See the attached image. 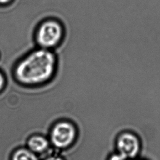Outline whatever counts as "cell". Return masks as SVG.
Listing matches in <instances>:
<instances>
[{"mask_svg": "<svg viewBox=\"0 0 160 160\" xmlns=\"http://www.w3.org/2000/svg\"><path fill=\"white\" fill-rule=\"evenodd\" d=\"M57 66V58L53 52L38 47L27 54L17 63L14 77L22 86H40L51 81Z\"/></svg>", "mask_w": 160, "mask_h": 160, "instance_id": "1", "label": "cell"}, {"mask_svg": "<svg viewBox=\"0 0 160 160\" xmlns=\"http://www.w3.org/2000/svg\"><path fill=\"white\" fill-rule=\"evenodd\" d=\"M64 35L62 24L56 19H49L38 25L36 31L35 40L38 47L52 50L60 44Z\"/></svg>", "mask_w": 160, "mask_h": 160, "instance_id": "2", "label": "cell"}, {"mask_svg": "<svg viewBox=\"0 0 160 160\" xmlns=\"http://www.w3.org/2000/svg\"><path fill=\"white\" fill-rule=\"evenodd\" d=\"M79 135V128L73 120H61L56 122L49 133L52 147L59 150L67 149L73 145Z\"/></svg>", "mask_w": 160, "mask_h": 160, "instance_id": "3", "label": "cell"}, {"mask_svg": "<svg viewBox=\"0 0 160 160\" xmlns=\"http://www.w3.org/2000/svg\"><path fill=\"white\" fill-rule=\"evenodd\" d=\"M115 150L129 160L140 157L142 142L140 136L134 131L125 129L120 132L115 139Z\"/></svg>", "mask_w": 160, "mask_h": 160, "instance_id": "4", "label": "cell"}, {"mask_svg": "<svg viewBox=\"0 0 160 160\" xmlns=\"http://www.w3.org/2000/svg\"><path fill=\"white\" fill-rule=\"evenodd\" d=\"M51 146L49 139L47 137L42 134H33L27 142L28 148L37 155L44 153Z\"/></svg>", "mask_w": 160, "mask_h": 160, "instance_id": "5", "label": "cell"}, {"mask_svg": "<svg viewBox=\"0 0 160 160\" xmlns=\"http://www.w3.org/2000/svg\"><path fill=\"white\" fill-rule=\"evenodd\" d=\"M11 160H40L36 153L26 147L20 148L14 151L11 156Z\"/></svg>", "mask_w": 160, "mask_h": 160, "instance_id": "6", "label": "cell"}, {"mask_svg": "<svg viewBox=\"0 0 160 160\" xmlns=\"http://www.w3.org/2000/svg\"><path fill=\"white\" fill-rule=\"evenodd\" d=\"M47 156L42 160H64L60 155L58 154L56 148L51 146L47 150Z\"/></svg>", "mask_w": 160, "mask_h": 160, "instance_id": "7", "label": "cell"}, {"mask_svg": "<svg viewBox=\"0 0 160 160\" xmlns=\"http://www.w3.org/2000/svg\"><path fill=\"white\" fill-rule=\"evenodd\" d=\"M105 160H129L128 158L122 155V154L114 150L113 152L109 153Z\"/></svg>", "mask_w": 160, "mask_h": 160, "instance_id": "8", "label": "cell"}, {"mask_svg": "<svg viewBox=\"0 0 160 160\" xmlns=\"http://www.w3.org/2000/svg\"><path fill=\"white\" fill-rule=\"evenodd\" d=\"M7 85V81L4 74L0 71V93L5 89Z\"/></svg>", "mask_w": 160, "mask_h": 160, "instance_id": "9", "label": "cell"}, {"mask_svg": "<svg viewBox=\"0 0 160 160\" xmlns=\"http://www.w3.org/2000/svg\"><path fill=\"white\" fill-rule=\"evenodd\" d=\"M13 0H0V5L5 6L11 3Z\"/></svg>", "mask_w": 160, "mask_h": 160, "instance_id": "10", "label": "cell"}, {"mask_svg": "<svg viewBox=\"0 0 160 160\" xmlns=\"http://www.w3.org/2000/svg\"><path fill=\"white\" fill-rule=\"evenodd\" d=\"M148 160L147 158H140V157H139L138 158H136L135 159H133V160Z\"/></svg>", "mask_w": 160, "mask_h": 160, "instance_id": "11", "label": "cell"}]
</instances>
